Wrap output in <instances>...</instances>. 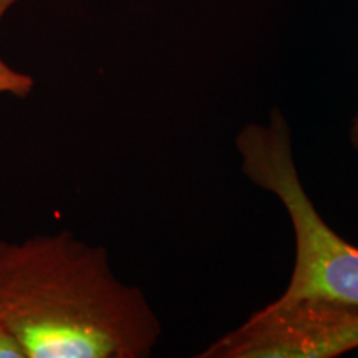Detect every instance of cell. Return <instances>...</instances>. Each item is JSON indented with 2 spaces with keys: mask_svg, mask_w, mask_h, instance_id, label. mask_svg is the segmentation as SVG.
<instances>
[{
  "mask_svg": "<svg viewBox=\"0 0 358 358\" xmlns=\"http://www.w3.org/2000/svg\"><path fill=\"white\" fill-rule=\"evenodd\" d=\"M20 0H0V22L10 7ZM34 90V78L8 66L0 57V95H12L15 98H27Z\"/></svg>",
  "mask_w": 358,
  "mask_h": 358,
  "instance_id": "4",
  "label": "cell"
},
{
  "mask_svg": "<svg viewBox=\"0 0 358 358\" xmlns=\"http://www.w3.org/2000/svg\"><path fill=\"white\" fill-rule=\"evenodd\" d=\"M358 348V307L322 297L275 299L199 358H334Z\"/></svg>",
  "mask_w": 358,
  "mask_h": 358,
  "instance_id": "3",
  "label": "cell"
},
{
  "mask_svg": "<svg viewBox=\"0 0 358 358\" xmlns=\"http://www.w3.org/2000/svg\"><path fill=\"white\" fill-rule=\"evenodd\" d=\"M0 324L25 358H146L163 325L115 275L108 250L73 232L0 239Z\"/></svg>",
  "mask_w": 358,
  "mask_h": 358,
  "instance_id": "1",
  "label": "cell"
},
{
  "mask_svg": "<svg viewBox=\"0 0 358 358\" xmlns=\"http://www.w3.org/2000/svg\"><path fill=\"white\" fill-rule=\"evenodd\" d=\"M0 358H25L17 340L0 324Z\"/></svg>",
  "mask_w": 358,
  "mask_h": 358,
  "instance_id": "5",
  "label": "cell"
},
{
  "mask_svg": "<svg viewBox=\"0 0 358 358\" xmlns=\"http://www.w3.org/2000/svg\"><path fill=\"white\" fill-rule=\"evenodd\" d=\"M241 169L272 192L289 214L295 237L294 268L280 301L322 297L358 307V248L324 221L295 166L292 134L279 108L267 123H250L236 136Z\"/></svg>",
  "mask_w": 358,
  "mask_h": 358,
  "instance_id": "2",
  "label": "cell"
},
{
  "mask_svg": "<svg viewBox=\"0 0 358 358\" xmlns=\"http://www.w3.org/2000/svg\"><path fill=\"white\" fill-rule=\"evenodd\" d=\"M348 138H350L352 146L358 151V115L355 116V118H353L352 127H350V133H348Z\"/></svg>",
  "mask_w": 358,
  "mask_h": 358,
  "instance_id": "6",
  "label": "cell"
}]
</instances>
